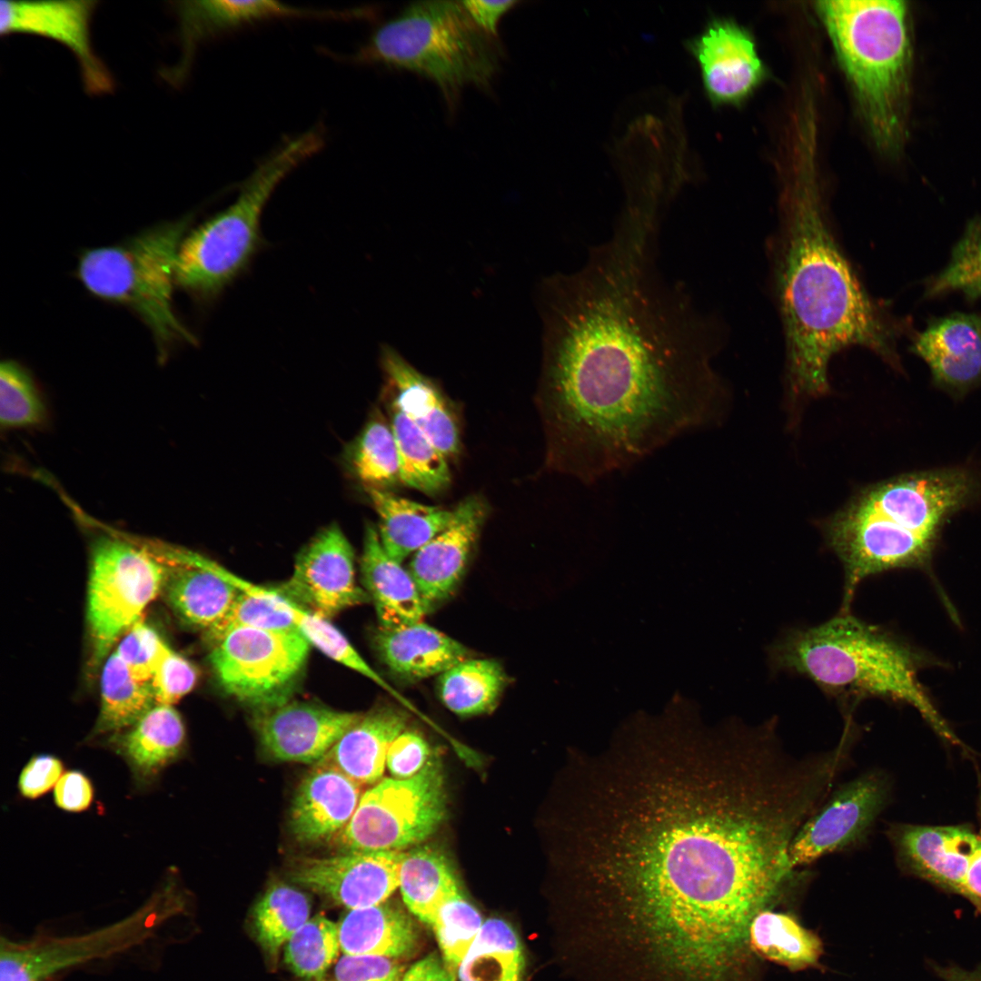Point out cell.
<instances>
[{
	"mask_svg": "<svg viewBox=\"0 0 981 981\" xmlns=\"http://www.w3.org/2000/svg\"><path fill=\"white\" fill-rule=\"evenodd\" d=\"M570 819L584 880L639 951L695 971L751 956V923L787 885L779 849L754 797L681 739L618 744Z\"/></svg>",
	"mask_w": 981,
	"mask_h": 981,
	"instance_id": "obj_1",
	"label": "cell"
},
{
	"mask_svg": "<svg viewBox=\"0 0 981 981\" xmlns=\"http://www.w3.org/2000/svg\"><path fill=\"white\" fill-rule=\"evenodd\" d=\"M656 238L620 226L540 289L550 465L590 482L715 417L718 328L658 274Z\"/></svg>",
	"mask_w": 981,
	"mask_h": 981,
	"instance_id": "obj_2",
	"label": "cell"
},
{
	"mask_svg": "<svg viewBox=\"0 0 981 981\" xmlns=\"http://www.w3.org/2000/svg\"><path fill=\"white\" fill-rule=\"evenodd\" d=\"M783 183L772 278L781 318L788 380L798 395L828 391L827 368L839 352L859 346L903 372L897 342L914 331L874 299L839 244L815 167V134L797 135Z\"/></svg>",
	"mask_w": 981,
	"mask_h": 981,
	"instance_id": "obj_3",
	"label": "cell"
},
{
	"mask_svg": "<svg viewBox=\"0 0 981 981\" xmlns=\"http://www.w3.org/2000/svg\"><path fill=\"white\" fill-rule=\"evenodd\" d=\"M958 468L905 474L867 488L824 525L844 570L841 611H849L868 577L923 563L946 519L972 496Z\"/></svg>",
	"mask_w": 981,
	"mask_h": 981,
	"instance_id": "obj_4",
	"label": "cell"
},
{
	"mask_svg": "<svg viewBox=\"0 0 981 981\" xmlns=\"http://www.w3.org/2000/svg\"><path fill=\"white\" fill-rule=\"evenodd\" d=\"M769 656L774 669L804 676L837 699L846 716L866 699L901 701L912 705L946 742L963 745L925 694L910 651L851 611L790 629L772 645Z\"/></svg>",
	"mask_w": 981,
	"mask_h": 981,
	"instance_id": "obj_5",
	"label": "cell"
},
{
	"mask_svg": "<svg viewBox=\"0 0 981 981\" xmlns=\"http://www.w3.org/2000/svg\"><path fill=\"white\" fill-rule=\"evenodd\" d=\"M816 10L880 150L906 134L911 48L907 9L897 0H822Z\"/></svg>",
	"mask_w": 981,
	"mask_h": 981,
	"instance_id": "obj_6",
	"label": "cell"
},
{
	"mask_svg": "<svg viewBox=\"0 0 981 981\" xmlns=\"http://www.w3.org/2000/svg\"><path fill=\"white\" fill-rule=\"evenodd\" d=\"M500 57L497 37L481 29L461 1H421L380 25L352 59L423 75L452 106L465 85H490Z\"/></svg>",
	"mask_w": 981,
	"mask_h": 981,
	"instance_id": "obj_7",
	"label": "cell"
},
{
	"mask_svg": "<svg viewBox=\"0 0 981 981\" xmlns=\"http://www.w3.org/2000/svg\"><path fill=\"white\" fill-rule=\"evenodd\" d=\"M191 217L154 226L115 245L84 252L77 275L94 295L134 311L150 330L161 360L193 335L173 309L175 264Z\"/></svg>",
	"mask_w": 981,
	"mask_h": 981,
	"instance_id": "obj_8",
	"label": "cell"
},
{
	"mask_svg": "<svg viewBox=\"0 0 981 981\" xmlns=\"http://www.w3.org/2000/svg\"><path fill=\"white\" fill-rule=\"evenodd\" d=\"M323 143V131L313 127L265 159L228 209L184 236L177 253L175 283L190 293L208 297L229 282L257 244L260 216L275 187Z\"/></svg>",
	"mask_w": 981,
	"mask_h": 981,
	"instance_id": "obj_9",
	"label": "cell"
},
{
	"mask_svg": "<svg viewBox=\"0 0 981 981\" xmlns=\"http://www.w3.org/2000/svg\"><path fill=\"white\" fill-rule=\"evenodd\" d=\"M183 909L182 894L169 880L122 919L72 936H1L0 981H47L64 970L110 958L153 939Z\"/></svg>",
	"mask_w": 981,
	"mask_h": 981,
	"instance_id": "obj_10",
	"label": "cell"
},
{
	"mask_svg": "<svg viewBox=\"0 0 981 981\" xmlns=\"http://www.w3.org/2000/svg\"><path fill=\"white\" fill-rule=\"evenodd\" d=\"M445 814L442 770L431 760L410 778H383L367 790L334 841L342 852L401 851L433 834Z\"/></svg>",
	"mask_w": 981,
	"mask_h": 981,
	"instance_id": "obj_11",
	"label": "cell"
},
{
	"mask_svg": "<svg viewBox=\"0 0 981 981\" xmlns=\"http://www.w3.org/2000/svg\"><path fill=\"white\" fill-rule=\"evenodd\" d=\"M164 577V565L148 546L115 537L95 540L87 586L94 665L105 659L114 643L140 620L161 592Z\"/></svg>",
	"mask_w": 981,
	"mask_h": 981,
	"instance_id": "obj_12",
	"label": "cell"
},
{
	"mask_svg": "<svg viewBox=\"0 0 981 981\" xmlns=\"http://www.w3.org/2000/svg\"><path fill=\"white\" fill-rule=\"evenodd\" d=\"M310 646L298 633L239 629L213 644L210 661L228 695L263 711L289 701Z\"/></svg>",
	"mask_w": 981,
	"mask_h": 981,
	"instance_id": "obj_13",
	"label": "cell"
},
{
	"mask_svg": "<svg viewBox=\"0 0 981 981\" xmlns=\"http://www.w3.org/2000/svg\"><path fill=\"white\" fill-rule=\"evenodd\" d=\"M890 785L879 770L842 784L804 821L789 848L791 867L809 865L863 843L887 806Z\"/></svg>",
	"mask_w": 981,
	"mask_h": 981,
	"instance_id": "obj_14",
	"label": "cell"
},
{
	"mask_svg": "<svg viewBox=\"0 0 981 981\" xmlns=\"http://www.w3.org/2000/svg\"><path fill=\"white\" fill-rule=\"evenodd\" d=\"M278 590L326 619L369 600L356 583L352 547L336 524L322 529L301 550L291 578Z\"/></svg>",
	"mask_w": 981,
	"mask_h": 981,
	"instance_id": "obj_15",
	"label": "cell"
},
{
	"mask_svg": "<svg viewBox=\"0 0 981 981\" xmlns=\"http://www.w3.org/2000/svg\"><path fill=\"white\" fill-rule=\"evenodd\" d=\"M97 2L67 1H2L0 33L29 34L56 41L76 58L84 88L90 95L110 94L114 80L95 54L91 41L90 25Z\"/></svg>",
	"mask_w": 981,
	"mask_h": 981,
	"instance_id": "obj_16",
	"label": "cell"
},
{
	"mask_svg": "<svg viewBox=\"0 0 981 981\" xmlns=\"http://www.w3.org/2000/svg\"><path fill=\"white\" fill-rule=\"evenodd\" d=\"M402 851L342 852L304 857L292 869V880L349 909L379 905L399 887Z\"/></svg>",
	"mask_w": 981,
	"mask_h": 981,
	"instance_id": "obj_17",
	"label": "cell"
},
{
	"mask_svg": "<svg viewBox=\"0 0 981 981\" xmlns=\"http://www.w3.org/2000/svg\"><path fill=\"white\" fill-rule=\"evenodd\" d=\"M900 867L910 875L959 894L978 846V830L968 824H893L887 830Z\"/></svg>",
	"mask_w": 981,
	"mask_h": 981,
	"instance_id": "obj_18",
	"label": "cell"
},
{
	"mask_svg": "<svg viewBox=\"0 0 981 981\" xmlns=\"http://www.w3.org/2000/svg\"><path fill=\"white\" fill-rule=\"evenodd\" d=\"M909 339L910 352L927 364L936 387L961 396L981 385V312L929 316Z\"/></svg>",
	"mask_w": 981,
	"mask_h": 981,
	"instance_id": "obj_19",
	"label": "cell"
},
{
	"mask_svg": "<svg viewBox=\"0 0 981 981\" xmlns=\"http://www.w3.org/2000/svg\"><path fill=\"white\" fill-rule=\"evenodd\" d=\"M149 548L164 565L161 592L177 616L205 632L219 623L240 590L219 573L217 563L182 548Z\"/></svg>",
	"mask_w": 981,
	"mask_h": 981,
	"instance_id": "obj_20",
	"label": "cell"
},
{
	"mask_svg": "<svg viewBox=\"0 0 981 981\" xmlns=\"http://www.w3.org/2000/svg\"><path fill=\"white\" fill-rule=\"evenodd\" d=\"M362 715L307 702H286L263 710L255 729L274 759L319 762Z\"/></svg>",
	"mask_w": 981,
	"mask_h": 981,
	"instance_id": "obj_21",
	"label": "cell"
},
{
	"mask_svg": "<svg viewBox=\"0 0 981 981\" xmlns=\"http://www.w3.org/2000/svg\"><path fill=\"white\" fill-rule=\"evenodd\" d=\"M487 514L481 496L466 497L454 508L447 528L414 553L409 571L426 611L456 589Z\"/></svg>",
	"mask_w": 981,
	"mask_h": 981,
	"instance_id": "obj_22",
	"label": "cell"
},
{
	"mask_svg": "<svg viewBox=\"0 0 981 981\" xmlns=\"http://www.w3.org/2000/svg\"><path fill=\"white\" fill-rule=\"evenodd\" d=\"M173 8L178 18L182 57L173 68L162 74L173 84H181L186 76L197 45L220 33L272 18L342 19L353 16V12L350 11L304 9L271 0L180 1L173 3Z\"/></svg>",
	"mask_w": 981,
	"mask_h": 981,
	"instance_id": "obj_23",
	"label": "cell"
},
{
	"mask_svg": "<svg viewBox=\"0 0 981 981\" xmlns=\"http://www.w3.org/2000/svg\"><path fill=\"white\" fill-rule=\"evenodd\" d=\"M705 90L718 104L747 97L765 71L748 32L728 20L712 22L692 44Z\"/></svg>",
	"mask_w": 981,
	"mask_h": 981,
	"instance_id": "obj_24",
	"label": "cell"
},
{
	"mask_svg": "<svg viewBox=\"0 0 981 981\" xmlns=\"http://www.w3.org/2000/svg\"><path fill=\"white\" fill-rule=\"evenodd\" d=\"M361 785L322 760L301 782L291 809V827L305 844L334 839L361 799Z\"/></svg>",
	"mask_w": 981,
	"mask_h": 981,
	"instance_id": "obj_25",
	"label": "cell"
},
{
	"mask_svg": "<svg viewBox=\"0 0 981 981\" xmlns=\"http://www.w3.org/2000/svg\"><path fill=\"white\" fill-rule=\"evenodd\" d=\"M381 362L398 408L447 459L461 448L457 418L438 386L396 350L385 345Z\"/></svg>",
	"mask_w": 981,
	"mask_h": 981,
	"instance_id": "obj_26",
	"label": "cell"
},
{
	"mask_svg": "<svg viewBox=\"0 0 981 981\" xmlns=\"http://www.w3.org/2000/svg\"><path fill=\"white\" fill-rule=\"evenodd\" d=\"M375 645L389 669L409 681L441 675L471 659L464 645L423 621L381 626Z\"/></svg>",
	"mask_w": 981,
	"mask_h": 981,
	"instance_id": "obj_27",
	"label": "cell"
},
{
	"mask_svg": "<svg viewBox=\"0 0 981 981\" xmlns=\"http://www.w3.org/2000/svg\"><path fill=\"white\" fill-rule=\"evenodd\" d=\"M185 728L171 705L155 704L130 728L111 735L108 744L127 763L135 782L152 783L182 754Z\"/></svg>",
	"mask_w": 981,
	"mask_h": 981,
	"instance_id": "obj_28",
	"label": "cell"
},
{
	"mask_svg": "<svg viewBox=\"0 0 981 981\" xmlns=\"http://www.w3.org/2000/svg\"><path fill=\"white\" fill-rule=\"evenodd\" d=\"M361 572L382 627L422 621L427 611L413 578L388 555L372 523L365 527Z\"/></svg>",
	"mask_w": 981,
	"mask_h": 981,
	"instance_id": "obj_29",
	"label": "cell"
},
{
	"mask_svg": "<svg viewBox=\"0 0 981 981\" xmlns=\"http://www.w3.org/2000/svg\"><path fill=\"white\" fill-rule=\"evenodd\" d=\"M407 715L390 706L372 709L352 726L321 759L362 784H373L384 772L390 746L402 733Z\"/></svg>",
	"mask_w": 981,
	"mask_h": 981,
	"instance_id": "obj_30",
	"label": "cell"
},
{
	"mask_svg": "<svg viewBox=\"0 0 981 981\" xmlns=\"http://www.w3.org/2000/svg\"><path fill=\"white\" fill-rule=\"evenodd\" d=\"M337 925L344 955L406 957L419 946L420 933L412 917L387 901L350 909Z\"/></svg>",
	"mask_w": 981,
	"mask_h": 981,
	"instance_id": "obj_31",
	"label": "cell"
},
{
	"mask_svg": "<svg viewBox=\"0 0 981 981\" xmlns=\"http://www.w3.org/2000/svg\"><path fill=\"white\" fill-rule=\"evenodd\" d=\"M379 517L381 543L392 559L401 562L450 524L453 510L419 503L390 490L366 488Z\"/></svg>",
	"mask_w": 981,
	"mask_h": 981,
	"instance_id": "obj_32",
	"label": "cell"
},
{
	"mask_svg": "<svg viewBox=\"0 0 981 981\" xmlns=\"http://www.w3.org/2000/svg\"><path fill=\"white\" fill-rule=\"evenodd\" d=\"M399 887L410 912L431 927L441 903L460 889L448 859L429 847L403 853Z\"/></svg>",
	"mask_w": 981,
	"mask_h": 981,
	"instance_id": "obj_33",
	"label": "cell"
},
{
	"mask_svg": "<svg viewBox=\"0 0 981 981\" xmlns=\"http://www.w3.org/2000/svg\"><path fill=\"white\" fill-rule=\"evenodd\" d=\"M522 945L505 920H486L457 969L459 981H521Z\"/></svg>",
	"mask_w": 981,
	"mask_h": 981,
	"instance_id": "obj_34",
	"label": "cell"
},
{
	"mask_svg": "<svg viewBox=\"0 0 981 981\" xmlns=\"http://www.w3.org/2000/svg\"><path fill=\"white\" fill-rule=\"evenodd\" d=\"M389 412L398 449L401 483L427 495L442 492L451 483L448 459L393 401Z\"/></svg>",
	"mask_w": 981,
	"mask_h": 981,
	"instance_id": "obj_35",
	"label": "cell"
},
{
	"mask_svg": "<svg viewBox=\"0 0 981 981\" xmlns=\"http://www.w3.org/2000/svg\"><path fill=\"white\" fill-rule=\"evenodd\" d=\"M155 704L151 683L136 679L114 651L103 667L100 711L92 735L121 732Z\"/></svg>",
	"mask_w": 981,
	"mask_h": 981,
	"instance_id": "obj_36",
	"label": "cell"
},
{
	"mask_svg": "<svg viewBox=\"0 0 981 981\" xmlns=\"http://www.w3.org/2000/svg\"><path fill=\"white\" fill-rule=\"evenodd\" d=\"M749 941L754 952L794 971L815 966L822 953L820 939L794 917L768 909L753 919Z\"/></svg>",
	"mask_w": 981,
	"mask_h": 981,
	"instance_id": "obj_37",
	"label": "cell"
},
{
	"mask_svg": "<svg viewBox=\"0 0 981 981\" xmlns=\"http://www.w3.org/2000/svg\"><path fill=\"white\" fill-rule=\"evenodd\" d=\"M508 683L500 664L488 659H468L439 678L441 701L460 716L491 711Z\"/></svg>",
	"mask_w": 981,
	"mask_h": 981,
	"instance_id": "obj_38",
	"label": "cell"
},
{
	"mask_svg": "<svg viewBox=\"0 0 981 981\" xmlns=\"http://www.w3.org/2000/svg\"><path fill=\"white\" fill-rule=\"evenodd\" d=\"M351 471L366 488L389 490L401 481L399 454L391 427L376 410L347 450Z\"/></svg>",
	"mask_w": 981,
	"mask_h": 981,
	"instance_id": "obj_39",
	"label": "cell"
},
{
	"mask_svg": "<svg viewBox=\"0 0 981 981\" xmlns=\"http://www.w3.org/2000/svg\"><path fill=\"white\" fill-rule=\"evenodd\" d=\"M311 905L300 890L284 883L271 886L253 913L255 938L270 959L310 919Z\"/></svg>",
	"mask_w": 981,
	"mask_h": 981,
	"instance_id": "obj_40",
	"label": "cell"
},
{
	"mask_svg": "<svg viewBox=\"0 0 981 981\" xmlns=\"http://www.w3.org/2000/svg\"><path fill=\"white\" fill-rule=\"evenodd\" d=\"M923 300L961 292L973 304L981 299V215L969 219L953 245L947 264L923 281Z\"/></svg>",
	"mask_w": 981,
	"mask_h": 981,
	"instance_id": "obj_41",
	"label": "cell"
},
{
	"mask_svg": "<svg viewBox=\"0 0 981 981\" xmlns=\"http://www.w3.org/2000/svg\"><path fill=\"white\" fill-rule=\"evenodd\" d=\"M340 950L338 925L318 915L310 918L284 945V962L303 981H326Z\"/></svg>",
	"mask_w": 981,
	"mask_h": 981,
	"instance_id": "obj_42",
	"label": "cell"
},
{
	"mask_svg": "<svg viewBox=\"0 0 981 981\" xmlns=\"http://www.w3.org/2000/svg\"><path fill=\"white\" fill-rule=\"evenodd\" d=\"M478 909L461 889L446 898L438 908L433 929L442 959L453 973L478 936L482 925Z\"/></svg>",
	"mask_w": 981,
	"mask_h": 981,
	"instance_id": "obj_43",
	"label": "cell"
},
{
	"mask_svg": "<svg viewBox=\"0 0 981 981\" xmlns=\"http://www.w3.org/2000/svg\"><path fill=\"white\" fill-rule=\"evenodd\" d=\"M45 408L29 372L15 361L0 367V422L2 428H25L41 424Z\"/></svg>",
	"mask_w": 981,
	"mask_h": 981,
	"instance_id": "obj_44",
	"label": "cell"
},
{
	"mask_svg": "<svg viewBox=\"0 0 981 981\" xmlns=\"http://www.w3.org/2000/svg\"><path fill=\"white\" fill-rule=\"evenodd\" d=\"M114 650L139 680L150 682L155 665L167 644L143 620L135 622Z\"/></svg>",
	"mask_w": 981,
	"mask_h": 981,
	"instance_id": "obj_45",
	"label": "cell"
},
{
	"mask_svg": "<svg viewBox=\"0 0 981 981\" xmlns=\"http://www.w3.org/2000/svg\"><path fill=\"white\" fill-rule=\"evenodd\" d=\"M197 679L196 668L167 645L150 681L156 704L172 706L194 688Z\"/></svg>",
	"mask_w": 981,
	"mask_h": 981,
	"instance_id": "obj_46",
	"label": "cell"
},
{
	"mask_svg": "<svg viewBox=\"0 0 981 981\" xmlns=\"http://www.w3.org/2000/svg\"><path fill=\"white\" fill-rule=\"evenodd\" d=\"M403 975V967L393 958L343 954L331 981H401Z\"/></svg>",
	"mask_w": 981,
	"mask_h": 981,
	"instance_id": "obj_47",
	"label": "cell"
},
{
	"mask_svg": "<svg viewBox=\"0 0 981 981\" xmlns=\"http://www.w3.org/2000/svg\"><path fill=\"white\" fill-rule=\"evenodd\" d=\"M64 773L60 758L52 754H36L23 767L17 781L20 795L26 799H36L54 788Z\"/></svg>",
	"mask_w": 981,
	"mask_h": 981,
	"instance_id": "obj_48",
	"label": "cell"
},
{
	"mask_svg": "<svg viewBox=\"0 0 981 981\" xmlns=\"http://www.w3.org/2000/svg\"><path fill=\"white\" fill-rule=\"evenodd\" d=\"M429 748L426 741L413 731L404 730L389 748L386 766L398 779L410 778L427 764Z\"/></svg>",
	"mask_w": 981,
	"mask_h": 981,
	"instance_id": "obj_49",
	"label": "cell"
},
{
	"mask_svg": "<svg viewBox=\"0 0 981 981\" xmlns=\"http://www.w3.org/2000/svg\"><path fill=\"white\" fill-rule=\"evenodd\" d=\"M94 788L90 778L81 770L65 771L54 788V801L57 808L78 813L89 808L94 801Z\"/></svg>",
	"mask_w": 981,
	"mask_h": 981,
	"instance_id": "obj_50",
	"label": "cell"
},
{
	"mask_svg": "<svg viewBox=\"0 0 981 981\" xmlns=\"http://www.w3.org/2000/svg\"><path fill=\"white\" fill-rule=\"evenodd\" d=\"M476 25L488 35L497 37L501 17L517 5V1H461Z\"/></svg>",
	"mask_w": 981,
	"mask_h": 981,
	"instance_id": "obj_51",
	"label": "cell"
},
{
	"mask_svg": "<svg viewBox=\"0 0 981 981\" xmlns=\"http://www.w3.org/2000/svg\"><path fill=\"white\" fill-rule=\"evenodd\" d=\"M436 953H431L413 964L403 975L401 981H457Z\"/></svg>",
	"mask_w": 981,
	"mask_h": 981,
	"instance_id": "obj_52",
	"label": "cell"
},
{
	"mask_svg": "<svg viewBox=\"0 0 981 981\" xmlns=\"http://www.w3.org/2000/svg\"><path fill=\"white\" fill-rule=\"evenodd\" d=\"M978 846L966 874L960 895L967 898L981 914V812Z\"/></svg>",
	"mask_w": 981,
	"mask_h": 981,
	"instance_id": "obj_53",
	"label": "cell"
},
{
	"mask_svg": "<svg viewBox=\"0 0 981 981\" xmlns=\"http://www.w3.org/2000/svg\"><path fill=\"white\" fill-rule=\"evenodd\" d=\"M943 975L946 981H981V967L973 971L950 967L945 969Z\"/></svg>",
	"mask_w": 981,
	"mask_h": 981,
	"instance_id": "obj_54",
	"label": "cell"
}]
</instances>
